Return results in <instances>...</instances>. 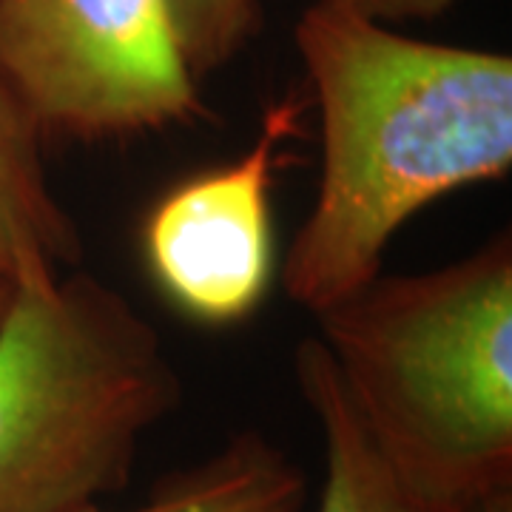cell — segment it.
Here are the masks:
<instances>
[{
  "instance_id": "8",
  "label": "cell",
  "mask_w": 512,
  "mask_h": 512,
  "mask_svg": "<svg viewBox=\"0 0 512 512\" xmlns=\"http://www.w3.org/2000/svg\"><path fill=\"white\" fill-rule=\"evenodd\" d=\"M308 481L285 450L256 430H242L214 456L157 487L126 512H302ZM74 512H111L100 501Z\"/></svg>"
},
{
  "instance_id": "3",
  "label": "cell",
  "mask_w": 512,
  "mask_h": 512,
  "mask_svg": "<svg viewBox=\"0 0 512 512\" xmlns=\"http://www.w3.org/2000/svg\"><path fill=\"white\" fill-rule=\"evenodd\" d=\"M180 402L160 330L109 282L18 285L0 319V512H74L123 490Z\"/></svg>"
},
{
  "instance_id": "10",
  "label": "cell",
  "mask_w": 512,
  "mask_h": 512,
  "mask_svg": "<svg viewBox=\"0 0 512 512\" xmlns=\"http://www.w3.org/2000/svg\"><path fill=\"white\" fill-rule=\"evenodd\" d=\"M330 3H342L382 23H402V20L439 18L450 6H456L458 0H330Z\"/></svg>"
},
{
  "instance_id": "6",
  "label": "cell",
  "mask_w": 512,
  "mask_h": 512,
  "mask_svg": "<svg viewBox=\"0 0 512 512\" xmlns=\"http://www.w3.org/2000/svg\"><path fill=\"white\" fill-rule=\"evenodd\" d=\"M40 137L0 77V276L18 285L52 279L83 256L80 231L46 177Z\"/></svg>"
},
{
  "instance_id": "1",
  "label": "cell",
  "mask_w": 512,
  "mask_h": 512,
  "mask_svg": "<svg viewBox=\"0 0 512 512\" xmlns=\"http://www.w3.org/2000/svg\"><path fill=\"white\" fill-rule=\"evenodd\" d=\"M293 43L322 168L282 288L316 316L382 274L393 237L430 202L510 171L512 57L402 35L330 0L302 12Z\"/></svg>"
},
{
  "instance_id": "7",
  "label": "cell",
  "mask_w": 512,
  "mask_h": 512,
  "mask_svg": "<svg viewBox=\"0 0 512 512\" xmlns=\"http://www.w3.org/2000/svg\"><path fill=\"white\" fill-rule=\"evenodd\" d=\"M293 373L325 444L319 512H464L416 493L387 464L348 402L328 350L316 336L299 342Z\"/></svg>"
},
{
  "instance_id": "12",
  "label": "cell",
  "mask_w": 512,
  "mask_h": 512,
  "mask_svg": "<svg viewBox=\"0 0 512 512\" xmlns=\"http://www.w3.org/2000/svg\"><path fill=\"white\" fill-rule=\"evenodd\" d=\"M15 291H18V282L0 276V319H3V313L9 311V305H12V299H15Z\"/></svg>"
},
{
  "instance_id": "2",
  "label": "cell",
  "mask_w": 512,
  "mask_h": 512,
  "mask_svg": "<svg viewBox=\"0 0 512 512\" xmlns=\"http://www.w3.org/2000/svg\"><path fill=\"white\" fill-rule=\"evenodd\" d=\"M387 464L416 493L473 512L512 490V239L424 274H379L316 313Z\"/></svg>"
},
{
  "instance_id": "11",
  "label": "cell",
  "mask_w": 512,
  "mask_h": 512,
  "mask_svg": "<svg viewBox=\"0 0 512 512\" xmlns=\"http://www.w3.org/2000/svg\"><path fill=\"white\" fill-rule=\"evenodd\" d=\"M473 512H512V490L490 495V498L481 501Z\"/></svg>"
},
{
  "instance_id": "4",
  "label": "cell",
  "mask_w": 512,
  "mask_h": 512,
  "mask_svg": "<svg viewBox=\"0 0 512 512\" xmlns=\"http://www.w3.org/2000/svg\"><path fill=\"white\" fill-rule=\"evenodd\" d=\"M0 77L40 134L111 140L202 114L168 0H0Z\"/></svg>"
},
{
  "instance_id": "5",
  "label": "cell",
  "mask_w": 512,
  "mask_h": 512,
  "mask_svg": "<svg viewBox=\"0 0 512 512\" xmlns=\"http://www.w3.org/2000/svg\"><path fill=\"white\" fill-rule=\"evenodd\" d=\"M302 111L299 100L271 103L237 160L174 185L148 214V271L197 322L231 325L251 316L274 282L276 160L302 126Z\"/></svg>"
},
{
  "instance_id": "9",
  "label": "cell",
  "mask_w": 512,
  "mask_h": 512,
  "mask_svg": "<svg viewBox=\"0 0 512 512\" xmlns=\"http://www.w3.org/2000/svg\"><path fill=\"white\" fill-rule=\"evenodd\" d=\"M191 72L225 66L259 26V0H168Z\"/></svg>"
}]
</instances>
